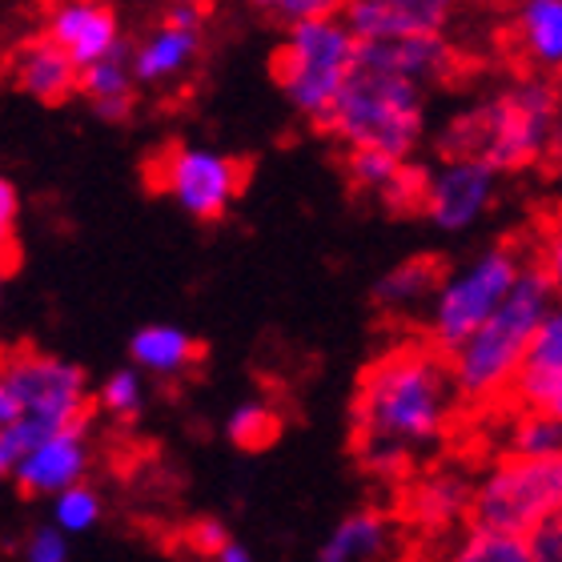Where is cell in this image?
I'll list each match as a JSON object with an SVG mask.
<instances>
[{
  "label": "cell",
  "mask_w": 562,
  "mask_h": 562,
  "mask_svg": "<svg viewBox=\"0 0 562 562\" xmlns=\"http://www.w3.org/2000/svg\"><path fill=\"white\" fill-rule=\"evenodd\" d=\"M454 406L450 362L434 346H398L382 353L362 374L353 398L362 467L378 479H402L414 458L446 438Z\"/></svg>",
  "instance_id": "cell-1"
},
{
  "label": "cell",
  "mask_w": 562,
  "mask_h": 562,
  "mask_svg": "<svg viewBox=\"0 0 562 562\" xmlns=\"http://www.w3.org/2000/svg\"><path fill=\"white\" fill-rule=\"evenodd\" d=\"M562 93L551 77H518L446 121L438 153L474 157L494 173H518L547 157Z\"/></svg>",
  "instance_id": "cell-2"
},
{
  "label": "cell",
  "mask_w": 562,
  "mask_h": 562,
  "mask_svg": "<svg viewBox=\"0 0 562 562\" xmlns=\"http://www.w3.org/2000/svg\"><path fill=\"white\" fill-rule=\"evenodd\" d=\"M554 302L559 297L539 266H522L506 302L450 353V378H454L458 398L494 402L503 398L506 390H515L518 374L527 366L530 341Z\"/></svg>",
  "instance_id": "cell-3"
},
{
  "label": "cell",
  "mask_w": 562,
  "mask_h": 562,
  "mask_svg": "<svg viewBox=\"0 0 562 562\" xmlns=\"http://www.w3.org/2000/svg\"><path fill=\"white\" fill-rule=\"evenodd\" d=\"M0 382L12 398V422L0 430V454L9 470L36 442L89 422V406H93L89 378L81 366L65 362L57 353L33 350V346L0 353Z\"/></svg>",
  "instance_id": "cell-4"
},
{
  "label": "cell",
  "mask_w": 562,
  "mask_h": 562,
  "mask_svg": "<svg viewBox=\"0 0 562 562\" xmlns=\"http://www.w3.org/2000/svg\"><path fill=\"white\" fill-rule=\"evenodd\" d=\"M322 130L346 149H374L411 161L426 137V93L374 69H353Z\"/></svg>",
  "instance_id": "cell-5"
},
{
  "label": "cell",
  "mask_w": 562,
  "mask_h": 562,
  "mask_svg": "<svg viewBox=\"0 0 562 562\" xmlns=\"http://www.w3.org/2000/svg\"><path fill=\"white\" fill-rule=\"evenodd\" d=\"M353 69H358V41L341 24V16L293 24L273 53V81L285 101L314 125L326 121Z\"/></svg>",
  "instance_id": "cell-6"
},
{
  "label": "cell",
  "mask_w": 562,
  "mask_h": 562,
  "mask_svg": "<svg viewBox=\"0 0 562 562\" xmlns=\"http://www.w3.org/2000/svg\"><path fill=\"white\" fill-rule=\"evenodd\" d=\"M470 515L479 527L506 530L518 539L554 527L562 518V450L547 458L506 454L474 486Z\"/></svg>",
  "instance_id": "cell-7"
},
{
  "label": "cell",
  "mask_w": 562,
  "mask_h": 562,
  "mask_svg": "<svg viewBox=\"0 0 562 562\" xmlns=\"http://www.w3.org/2000/svg\"><path fill=\"white\" fill-rule=\"evenodd\" d=\"M527 261L518 258V249L491 246L479 258H470L462 270L438 281L430 297V341L434 350L454 353L486 317L506 302V293L515 290L518 273Z\"/></svg>",
  "instance_id": "cell-8"
},
{
  "label": "cell",
  "mask_w": 562,
  "mask_h": 562,
  "mask_svg": "<svg viewBox=\"0 0 562 562\" xmlns=\"http://www.w3.org/2000/svg\"><path fill=\"white\" fill-rule=\"evenodd\" d=\"M153 186L198 222H217L229 213L241 186H246V165L229 153L205 149V145H169L153 161Z\"/></svg>",
  "instance_id": "cell-9"
},
{
  "label": "cell",
  "mask_w": 562,
  "mask_h": 562,
  "mask_svg": "<svg viewBox=\"0 0 562 562\" xmlns=\"http://www.w3.org/2000/svg\"><path fill=\"white\" fill-rule=\"evenodd\" d=\"M498 193V173L474 157H446L442 165L426 169L422 210L442 234H462L479 225Z\"/></svg>",
  "instance_id": "cell-10"
},
{
  "label": "cell",
  "mask_w": 562,
  "mask_h": 562,
  "mask_svg": "<svg viewBox=\"0 0 562 562\" xmlns=\"http://www.w3.org/2000/svg\"><path fill=\"white\" fill-rule=\"evenodd\" d=\"M45 41L60 48L77 72L97 60L117 57L130 45L121 36L117 9L109 0H53L45 12Z\"/></svg>",
  "instance_id": "cell-11"
},
{
  "label": "cell",
  "mask_w": 562,
  "mask_h": 562,
  "mask_svg": "<svg viewBox=\"0 0 562 562\" xmlns=\"http://www.w3.org/2000/svg\"><path fill=\"white\" fill-rule=\"evenodd\" d=\"M467 0H346L341 24L358 45L394 36H446Z\"/></svg>",
  "instance_id": "cell-12"
},
{
  "label": "cell",
  "mask_w": 562,
  "mask_h": 562,
  "mask_svg": "<svg viewBox=\"0 0 562 562\" xmlns=\"http://www.w3.org/2000/svg\"><path fill=\"white\" fill-rule=\"evenodd\" d=\"M85 470H89V422L69 426V430L36 442L33 450H24L9 474L29 498H41V494L57 498L60 491H69L85 479Z\"/></svg>",
  "instance_id": "cell-13"
},
{
  "label": "cell",
  "mask_w": 562,
  "mask_h": 562,
  "mask_svg": "<svg viewBox=\"0 0 562 562\" xmlns=\"http://www.w3.org/2000/svg\"><path fill=\"white\" fill-rule=\"evenodd\" d=\"M458 57L446 36H394V41H366L358 45V69H374L418 89L446 81L454 72Z\"/></svg>",
  "instance_id": "cell-14"
},
{
  "label": "cell",
  "mask_w": 562,
  "mask_h": 562,
  "mask_svg": "<svg viewBox=\"0 0 562 562\" xmlns=\"http://www.w3.org/2000/svg\"><path fill=\"white\" fill-rule=\"evenodd\" d=\"M9 77L24 97H33L41 105H65L69 97H77V81L81 72L72 69V60L53 48L45 36L24 41L9 57Z\"/></svg>",
  "instance_id": "cell-15"
},
{
  "label": "cell",
  "mask_w": 562,
  "mask_h": 562,
  "mask_svg": "<svg viewBox=\"0 0 562 562\" xmlns=\"http://www.w3.org/2000/svg\"><path fill=\"white\" fill-rule=\"evenodd\" d=\"M515 45L539 77L562 72V0H518Z\"/></svg>",
  "instance_id": "cell-16"
},
{
  "label": "cell",
  "mask_w": 562,
  "mask_h": 562,
  "mask_svg": "<svg viewBox=\"0 0 562 562\" xmlns=\"http://www.w3.org/2000/svg\"><path fill=\"white\" fill-rule=\"evenodd\" d=\"M77 97H85L89 109L101 121H109V125L130 121L133 109H137V81H133V69H130V45L121 48L117 57L97 60V65L81 69Z\"/></svg>",
  "instance_id": "cell-17"
},
{
  "label": "cell",
  "mask_w": 562,
  "mask_h": 562,
  "mask_svg": "<svg viewBox=\"0 0 562 562\" xmlns=\"http://www.w3.org/2000/svg\"><path fill=\"white\" fill-rule=\"evenodd\" d=\"M201 53V33H181V29H153L137 48H130V69L137 85H165L177 81Z\"/></svg>",
  "instance_id": "cell-18"
},
{
  "label": "cell",
  "mask_w": 562,
  "mask_h": 562,
  "mask_svg": "<svg viewBox=\"0 0 562 562\" xmlns=\"http://www.w3.org/2000/svg\"><path fill=\"white\" fill-rule=\"evenodd\" d=\"M470 503H474V482L458 470H434L430 479L418 482L411 494V515L418 518L422 527L446 530L454 527L458 518L470 515Z\"/></svg>",
  "instance_id": "cell-19"
},
{
  "label": "cell",
  "mask_w": 562,
  "mask_h": 562,
  "mask_svg": "<svg viewBox=\"0 0 562 562\" xmlns=\"http://www.w3.org/2000/svg\"><path fill=\"white\" fill-rule=\"evenodd\" d=\"M130 353L133 362L140 366V370H149V374H181V370H189V366L201 358V346L193 334H186L181 326H140L137 334H133L130 341Z\"/></svg>",
  "instance_id": "cell-20"
},
{
  "label": "cell",
  "mask_w": 562,
  "mask_h": 562,
  "mask_svg": "<svg viewBox=\"0 0 562 562\" xmlns=\"http://www.w3.org/2000/svg\"><path fill=\"white\" fill-rule=\"evenodd\" d=\"M442 281V270L434 258H411L398 261L394 270H386L374 285V302L390 314H406V310H418V305H430L434 290Z\"/></svg>",
  "instance_id": "cell-21"
},
{
  "label": "cell",
  "mask_w": 562,
  "mask_h": 562,
  "mask_svg": "<svg viewBox=\"0 0 562 562\" xmlns=\"http://www.w3.org/2000/svg\"><path fill=\"white\" fill-rule=\"evenodd\" d=\"M386 542H390L386 518L378 515V510H358V515H350L329 535L317 562H370L386 551Z\"/></svg>",
  "instance_id": "cell-22"
},
{
  "label": "cell",
  "mask_w": 562,
  "mask_h": 562,
  "mask_svg": "<svg viewBox=\"0 0 562 562\" xmlns=\"http://www.w3.org/2000/svg\"><path fill=\"white\" fill-rule=\"evenodd\" d=\"M450 562H530V547L518 535H506V530H491L474 522L458 539L454 551H450Z\"/></svg>",
  "instance_id": "cell-23"
},
{
  "label": "cell",
  "mask_w": 562,
  "mask_h": 562,
  "mask_svg": "<svg viewBox=\"0 0 562 562\" xmlns=\"http://www.w3.org/2000/svg\"><path fill=\"white\" fill-rule=\"evenodd\" d=\"M278 430H281V418L266 402H241V406L229 414V422H225L229 442L241 446V450H266V446L278 438Z\"/></svg>",
  "instance_id": "cell-24"
},
{
  "label": "cell",
  "mask_w": 562,
  "mask_h": 562,
  "mask_svg": "<svg viewBox=\"0 0 562 562\" xmlns=\"http://www.w3.org/2000/svg\"><path fill=\"white\" fill-rule=\"evenodd\" d=\"M97 518H101V498H97L93 486H69V491H60L53 498V527L60 535H85V530L97 527Z\"/></svg>",
  "instance_id": "cell-25"
},
{
  "label": "cell",
  "mask_w": 562,
  "mask_h": 562,
  "mask_svg": "<svg viewBox=\"0 0 562 562\" xmlns=\"http://www.w3.org/2000/svg\"><path fill=\"white\" fill-rule=\"evenodd\" d=\"M562 450V426L542 414L527 411L510 426V454L515 458H547Z\"/></svg>",
  "instance_id": "cell-26"
},
{
  "label": "cell",
  "mask_w": 562,
  "mask_h": 562,
  "mask_svg": "<svg viewBox=\"0 0 562 562\" xmlns=\"http://www.w3.org/2000/svg\"><path fill=\"white\" fill-rule=\"evenodd\" d=\"M522 370L562 378V302H554L551 314L542 317V326H539V334H535V341H530V353Z\"/></svg>",
  "instance_id": "cell-27"
},
{
  "label": "cell",
  "mask_w": 562,
  "mask_h": 562,
  "mask_svg": "<svg viewBox=\"0 0 562 562\" xmlns=\"http://www.w3.org/2000/svg\"><path fill=\"white\" fill-rule=\"evenodd\" d=\"M140 402H145V386H140L137 370H117L105 378V386L97 390V406L113 418H137Z\"/></svg>",
  "instance_id": "cell-28"
},
{
  "label": "cell",
  "mask_w": 562,
  "mask_h": 562,
  "mask_svg": "<svg viewBox=\"0 0 562 562\" xmlns=\"http://www.w3.org/2000/svg\"><path fill=\"white\" fill-rule=\"evenodd\" d=\"M515 394L518 402L527 406V411L542 414V418H551L562 426V378H551V374H530L522 370L515 382Z\"/></svg>",
  "instance_id": "cell-29"
},
{
  "label": "cell",
  "mask_w": 562,
  "mask_h": 562,
  "mask_svg": "<svg viewBox=\"0 0 562 562\" xmlns=\"http://www.w3.org/2000/svg\"><path fill=\"white\" fill-rule=\"evenodd\" d=\"M398 165L394 157L386 153H374V149H350L346 153V173L358 189H370V193H382L390 186V177L398 173Z\"/></svg>",
  "instance_id": "cell-30"
},
{
  "label": "cell",
  "mask_w": 562,
  "mask_h": 562,
  "mask_svg": "<svg viewBox=\"0 0 562 562\" xmlns=\"http://www.w3.org/2000/svg\"><path fill=\"white\" fill-rule=\"evenodd\" d=\"M422 193H426V169L414 161H402L398 173L390 177V186L378 193L382 205L394 213H411V210H422Z\"/></svg>",
  "instance_id": "cell-31"
},
{
  "label": "cell",
  "mask_w": 562,
  "mask_h": 562,
  "mask_svg": "<svg viewBox=\"0 0 562 562\" xmlns=\"http://www.w3.org/2000/svg\"><path fill=\"white\" fill-rule=\"evenodd\" d=\"M341 4H346V0H270V12H266V16H273L278 24L293 29V24L341 16Z\"/></svg>",
  "instance_id": "cell-32"
},
{
  "label": "cell",
  "mask_w": 562,
  "mask_h": 562,
  "mask_svg": "<svg viewBox=\"0 0 562 562\" xmlns=\"http://www.w3.org/2000/svg\"><path fill=\"white\" fill-rule=\"evenodd\" d=\"M24 562H69V539L57 527H36L24 547Z\"/></svg>",
  "instance_id": "cell-33"
},
{
  "label": "cell",
  "mask_w": 562,
  "mask_h": 562,
  "mask_svg": "<svg viewBox=\"0 0 562 562\" xmlns=\"http://www.w3.org/2000/svg\"><path fill=\"white\" fill-rule=\"evenodd\" d=\"M225 542H229V530H225L217 518H201V522L189 527V547H193L201 559H217V551H222Z\"/></svg>",
  "instance_id": "cell-34"
},
{
  "label": "cell",
  "mask_w": 562,
  "mask_h": 562,
  "mask_svg": "<svg viewBox=\"0 0 562 562\" xmlns=\"http://www.w3.org/2000/svg\"><path fill=\"white\" fill-rule=\"evenodd\" d=\"M169 29H181V33H201L205 29V4H189V0H173L165 9V21Z\"/></svg>",
  "instance_id": "cell-35"
},
{
  "label": "cell",
  "mask_w": 562,
  "mask_h": 562,
  "mask_svg": "<svg viewBox=\"0 0 562 562\" xmlns=\"http://www.w3.org/2000/svg\"><path fill=\"white\" fill-rule=\"evenodd\" d=\"M542 278L551 281L554 297H562V234L554 229L551 237H547V246H542V261H539Z\"/></svg>",
  "instance_id": "cell-36"
},
{
  "label": "cell",
  "mask_w": 562,
  "mask_h": 562,
  "mask_svg": "<svg viewBox=\"0 0 562 562\" xmlns=\"http://www.w3.org/2000/svg\"><path fill=\"white\" fill-rule=\"evenodd\" d=\"M527 547H530V562H562V535H559V527H542L539 535H530Z\"/></svg>",
  "instance_id": "cell-37"
},
{
  "label": "cell",
  "mask_w": 562,
  "mask_h": 562,
  "mask_svg": "<svg viewBox=\"0 0 562 562\" xmlns=\"http://www.w3.org/2000/svg\"><path fill=\"white\" fill-rule=\"evenodd\" d=\"M16 213H21L16 186H12L9 177H0V229H12V225H16Z\"/></svg>",
  "instance_id": "cell-38"
},
{
  "label": "cell",
  "mask_w": 562,
  "mask_h": 562,
  "mask_svg": "<svg viewBox=\"0 0 562 562\" xmlns=\"http://www.w3.org/2000/svg\"><path fill=\"white\" fill-rule=\"evenodd\" d=\"M16 266V241H12V229H0V273H12Z\"/></svg>",
  "instance_id": "cell-39"
},
{
  "label": "cell",
  "mask_w": 562,
  "mask_h": 562,
  "mask_svg": "<svg viewBox=\"0 0 562 562\" xmlns=\"http://www.w3.org/2000/svg\"><path fill=\"white\" fill-rule=\"evenodd\" d=\"M213 562H254V559H249V551L241 547V542L229 539V542L222 547V551H217V559H213Z\"/></svg>",
  "instance_id": "cell-40"
},
{
  "label": "cell",
  "mask_w": 562,
  "mask_h": 562,
  "mask_svg": "<svg viewBox=\"0 0 562 562\" xmlns=\"http://www.w3.org/2000/svg\"><path fill=\"white\" fill-rule=\"evenodd\" d=\"M547 157H554V161L562 165V113H559V121H554V130H551V145H547Z\"/></svg>",
  "instance_id": "cell-41"
},
{
  "label": "cell",
  "mask_w": 562,
  "mask_h": 562,
  "mask_svg": "<svg viewBox=\"0 0 562 562\" xmlns=\"http://www.w3.org/2000/svg\"><path fill=\"white\" fill-rule=\"evenodd\" d=\"M12 422V398H9V390H4V382H0V430Z\"/></svg>",
  "instance_id": "cell-42"
},
{
  "label": "cell",
  "mask_w": 562,
  "mask_h": 562,
  "mask_svg": "<svg viewBox=\"0 0 562 562\" xmlns=\"http://www.w3.org/2000/svg\"><path fill=\"white\" fill-rule=\"evenodd\" d=\"M249 4H254L258 12H270V0H249Z\"/></svg>",
  "instance_id": "cell-43"
},
{
  "label": "cell",
  "mask_w": 562,
  "mask_h": 562,
  "mask_svg": "<svg viewBox=\"0 0 562 562\" xmlns=\"http://www.w3.org/2000/svg\"><path fill=\"white\" fill-rule=\"evenodd\" d=\"M4 474H9V462H4V454H0V482H4Z\"/></svg>",
  "instance_id": "cell-44"
},
{
  "label": "cell",
  "mask_w": 562,
  "mask_h": 562,
  "mask_svg": "<svg viewBox=\"0 0 562 562\" xmlns=\"http://www.w3.org/2000/svg\"><path fill=\"white\" fill-rule=\"evenodd\" d=\"M554 229H559V234H562V217H559V225H554Z\"/></svg>",
  "instance_id": "cell-45"
},
{
  "label": "cell",
  "mask_w": 562,
  "mask_h": 562,
  "mask_svg": "<svg viewBox=\"0 0 562 562\" xmlns=\"http://www.w3.org/2000/svg\"><path fill=\"white\" fill-rule=\"evenodd\" d=\"M554 527H559V535H562V518H559V522H554Z\"/></svg>",
  "instance_id": "cell-46"
},
{
  "label": "cell",
  "mask_w": 562,
  "mask_h": 562,
  "mask_svg": "<svg viewBox=\"0 0 562 562\" xmlns=\"http://www.w3.org/2000/svg\"><path fill=\"white\" fill-rule=\"evenodd\" d=\"M0 290H4V273H0Z\"/></svg>",
  "instance_id": "cell-47"
},
{
  "label": "cell",
  "mask_w": 562,
  "mask_h": 562,
  "mask_svg": "<svg viewBox=\"0 0 562 562\" xmlns=\"http://www.w3.org/2000/svg\"><path fill=\"white\" fill-rule=\"evenodd\" d=\"M189 4H201V0H189Z\"/></svg>",
  "instance_id": "cell-48"
}]
</instances>
